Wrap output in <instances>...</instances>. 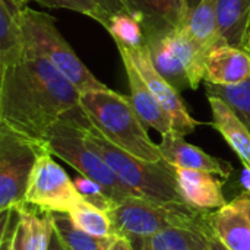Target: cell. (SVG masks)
<instances>
[{"instance_id": "cell-5", "label": "cell", "mask_w": 250, "mask_h": 250, "mask_svg": "<svg viewBox=\"0 0 250 250\" xmlns=\"http://www.w3.org/2000/svg\"><path fill=\"white\" fill-rule=\"evenodd\" d=\"M76 120H60L50 127L44 138L47 151L67 163L79 174L97 182L104 188L114 204L130 196H138L114 174L105 160L85 141V127Z\"/></svg>"}, {"instance_id": "cell-28", "label": "cell", "mask_w": 250, "mask_h": 250, "mask_svg": "<svg viewBox=\"0 0 250 250\" xmlns=\"http://www.w3.org/2000/svg\"><path fill=\"white\" fill-rule=\"evenodd\" d=\"M75 182V186L78 189V192L81 193L82 199L95 207V208H100L103 211H110L116 204L113 202V199L107 195V192L104 190V188L101 185H98L97 182L85 177V176H78L73 179Z\"/></svg>"}, {"instance_id": "cell-33", "label": "cell", "mask_w": 250, "mask_h": 250, "mask_svg": "<svg viewBox=\"0 0 250 250\" xmlns=\"http://www.w3.org/2000/svg\"><path fill=\"white\" fill-rule=\"evenodd\" d=\"M234 202H236V204H237V205H239V207H240V208L248 214V217L250 218V195L249 193H246V192H245L243 195H240L239 198H236V199H234Z\"/></svg>"}, {"instance_id": "cell-25", "label": "cell", "mask_w": 250, "mask_h": 250, "mask_svg": "<svg viewBox=\"0 0 250 250\" xmlns=\"http://www.w3.org/2000/svg\"><path fill=\"white\" fill-rule=\"evenodd\" d=\"M54 230L67 250H107L111 237L98 239L78 230L66 214H54Z\"/></svg>"}, {"instance_id": "cell-23", "label": "cell", "mask_w": 250, "mask_h": 250, "mask_svg": "<svg viewBox=\"0 0 250 250\" xmlns=\"http://www.w3.org/2000/svg\"><path fill=\"white\" fill-rule=\"evenodd\" d=\"M67 217L78 230L89 236L98 239H108L114 236V229L108 212L95 208L86 204L85 201L79 207H76L70 214H67Z\"/></svg>"}, {"instance_id": "cell-38", "label": "cell", "mask_w": 250, "mask_h": 250, "mask_svg": "<svg viewBox=\"0 0 250 250\" xmlns=\"http://www.w3.org/2000/svg\"><path fill=\"white\" fill-rule=\"evenodd\" d=\"M15 1H16V3H19L21 6L26 7V3H28V1H31V0H15Z\"/></svg>"}, {"instance_id": "cell-18", "label": "cell", "mask_w": 250, "mask_h": 250, "mask_svg": "<svg viewBox=\"0 0 250 250\" xmlns=\"http://www.w3.org/2000/svg\"><path fill=\"white\" fill-rule=\"evenodd\" d=\"M209 226L229 250H250V218L234 201L211 211Z\"/></svg>"}, {"instance_id": "cell-37", "label": "cell", "mask_w": 250, "mask_h": 250, "mask_svg": "<svg viewBox=\"0 0 250 250\" xmlns=\"http://www.w3.org/2000/svg\"><path fill=\"white\" fill-rule=\"evenodd\" d=\"M250 45V19H249V25H248V32H246V44H245V48L248 50V47Z\"/></svg>"}, {"instance_id": "cell-22", "label": "cell", "mask_w": 250, "mask_h": 250, "mask_svg": "<svg viewBox=\"0 0 250 250\" xmlns=\"http://www.w3.org/2000/svg\"><path fill=\"white\" fill-rule=\"evenodd\" d=\"M15 211L25 230V249L48 250L54 231V214L42 211L38 214L29 209L26 204L18 207Z\"/></svg>"}, {"instance_id": "cell-7", "label": "cell", "mask_w": 250, "mask_h": 250, "mask_svg": "<svg viewBox=\"0 0 250 250\" xmlns=\"http://www.w3.org/2000/svg\"><path fill=\"white\" fill-rule=\"evenodd\" d=\"M155 69L177 89H196L205 81V57L208 50L199 45L186 29L146 40Z\"/></svg>"}, {"instance_id": "cell-24", "label": "cell", "mask_w": 250, "mask_h": 250, "mask_svg": "<svg viewBox=\"0 0 250 250\" xmlns=\"http://www.w3.org/2000/svg\"><path fill=\"white\" fill-rule=\"evenodd\" d=\"M105 31L113 37L116 45H122L127 50H136L146 44L144 26L130 13L111 15Z\"/></svg>"}, {"instance_id": "cell-27", "label": "cell", "mask_w": 250, "mask_h": 250, "mask_svg": "<svg viewBox=\"0 0 250 250\" xmlns=\"http://www.w3.org/2000/svg\"><path fill=\"white\" fill-rule=\"evenodd\" d=\"M38 4L50 7V9H67L81 15H85L94 21H97L100 25H103L105 29L110 22V15L98 4L97 0H35Z\"/></svg>"}, {"instance_id": "cell-21", "label": "cell", "mask_w": 250, "mask_h": 250, "mask_svg": "<svg viewBox=\"0 0 250 250\" xmlns=\"http://www.w3.org/2000/svg\"><path fill=\"white\" fill-rule=\"evenodd\" d=\"M209 223L199 230L168 229L141 242V250H211L208 231Z\"/></svg>"}, {"instance_id": "cell-1", "label": "cell", "mask_w": 250, "mask_h": 250, "mask_svg": "<svg viewBox=\"0 0 250 250\" xmlns=\"http://www.w3.org/2000/svg\"><path fill=\"white\" fill-rule=\"evenodd\" d=\"M60 120L91 125L81 105V91L51 63L34 53L0 69V125L44 144Z\"/></svg>"}, {"instance_id": "cell-20", "label": "cell", "mask_w": 250, "mask_h": 250, "mask_svg": "<svg viewBox=\"0 0 250 250\" xmlns=\"http://www.w3.org/2000/svg\"><path fill=\"white\" fill-rule=\"evenodd\" d=\"M218 0H201L193 9L186 13L183 28L186 32L205 50L220 42L218 34Z\"/></svg>"}, {"instance_id": "cell-29", "label": "cell", "mask_w": 250, "mask_h": 250, "mask_svg": "<svg viewBox=\"0 0 250 250\" xmlns=\"http://www.w3.org/2000/svg\"><path fill=\"white\" fill-rule=\"evenodd\" d=\"M1 249L26 250L25 249V230H23V226L21 224L19 218L12 230H7L4 234H1Z\"/></svg>"}, {"instance_id": "cell-15", "label": "cell", "mask_w": 250, "mask_h": 250, "mask_svg": "<svg viewBox=\"0 0 250 250\" xmlns=\"http://www.w3.org/2000/svg\"><path fill=\"white\" fill-rule=\"evenodd\" d=\"M176 171L182 196L189 207L198 211H217L227 205L221 190L226 182L218 176L188 168H176Z\"/></svg>"}, {"instance_id": "cell-6", "label": "cell", "mask_w": 250, "mask_h": 250, "mask_svg": "<svg viewBox=\"0 0 250 250\" xmlns=\"http://www.w3.org/2000/svg\"><path fill=\"white\" fill-rule=\"evenodd\" d=\"M25 53H34L51 63L81 92L107 88L76 56L48 13L25 7L22 15Z\"/></svg>"}, {"instance_id": "cell-10", "label": "cell", "mask_w": 250, "mask_h": 250, "mask_svg": "<svg viewBox=\"0 0 250 250\" xmlns=\"http://www.w3.org/2000/svg\"><path fill=\"white\" fill-rule=\"evenodd\" d=\"M122 47V45H117ZM125 48V47H123ZM127 54L130 56L132 62L146 81L149 89L158 100L160 105L168 113L171 123H173V132H176L180 136H188L190 135L199 125L198 120H195L190 113L188 111L182 97L180 91H177L154 66L152 59H151V51L148 44L136 48V50H127Z\"/></svg>"}, {"instance_id": "cell-8", "label": "cell", "mask_w": 250, "mask_h": 250, "mask_svg": "<svg viewBox=\"0 0 250 250\" xmlns=\"http://www.w3.org/2000/svg\"><path fill=\"white\" fill-rule=\"evenodd\" d=\"M48 152L32 141L0 125V212H13L25 204V193L37 160Z\"/></svg>"}, {"instance_id": "cell-31", "label": "cell", "mask_w": 250, "mask_h": 250, "mask_svg": "<svg viewBox=\"0 0 250 250\" xmlns=\"http://www.w3.org/2000/svg\"><path fill=\"white\" fill-rule=\"evenodd\" d=\"M107 250H135V248H133V242L129 240L127 237L120 236V234H114L110 240V245H108Z\"/></svg>"}, {"instance_id": "cell-30", "label": "cell", "mask_w": 250, "mask_h": 250, "mask_svg": "<svg viewBox=\"0 0 250 250\" xmlns=\"http://www.w3.org/2000/svg\"><path fill=\"white\" fill-rule=\"evenodd\" d=\"M97 1L110 16L116 13H130L126 0H97Z\"/></svg>"}, {"instance_id": "cell-34", "label": "cell", "mask_w": 250, "mask_h": 250, "mask_svg": "<svg viewBox=\"0 0 250 250\" xmlns=\"http://www.w3.org/2000/svg\"><path fill=\"white\" fill-rule=\"evenodd\" d=\"M240 185L243 186L245 192L250 195V167L243 166L242 174H240Z\"/></svg>"}, {"instance_id": "cell-35", "label": "cell", "mask_w": 250, "mask_h": 250, "mask_svg": "<svg viewBox=\"0 0 250 250\" xmlns=\"http://www.w3.org/2000/svg\"><path fill=\"white\" fill-rule=\"evenodd\" d=\"M48 250H67L66 246L63 245V242L60 240L59 234L56 233V230L53 231V236H51V242H50V248Z\"/></svg>"}, {"instance_id": "cell-4", "label": "cell", "mask_w": 250, "mask_h": 250, "mask_svg": "<svg viewBox=\"0 0 250 250\" xmlns=\"http://www.w3.org/2000/svg\"><path fill=\"white\" fill-rule=\"evenodd\" d=\"M209 212L198 211L186 202H155L130 196L116 204L108 215L114 234L142 242L168 229H204L209 223Z\"/></svg>"}, {"instance_id": "cell-36", "label": "cell", "mask_w": 250, "mask_h": 250, "mask_svg": "<svg viewBox=\"0 0 250 250\" xmlns=\"http://www.w3.org/2000/svg\"><path fill=\"white\" fill-rule=\"evenodd\" d=\"M201 0H185V6H186V12H189L190 9H193Z\"/></svg>"}, {"instance_id": "cell-12", "label": "cell", "mask_w": 250, "mask_h": 250, "mask_svg": "<svg viewBox=\"0 0 250 250\" xmlns=\"http://www.w3.org/2000/svg\"><path fill=\"white\" fill-rule=\"evenodd\" d=\"M158 145L161 157L176 168L208 171L218 176L221 180H227L233 173V166L229 161L207 154L199 146L185 141V136H180L176 132L163 135Z\"/></svg>"}, {"instance_id": "cell-19", "label": "cell", "mask_w": 250, "mask_h": 250, "mask_svg": "<svg viewBox=\"0 0 250 250\" xmlns=\"http://www.w3.org/2000/svg\"><path fill=\"white\" fill-rule=\"evenodd\" d=\"M218 34L220 40L245 48L250 19V0H218Z\"/></svg>"}, {"instance_id": "cell-39", "label": "cell", "mask_w": 250, "mask_h": 250, "mask_svg": "<svg viewBox=\"0 0 250 250\" xmlns=\"http://www.w3.org/2000/svg\"><path fill=\"white\" fill-rule=\"evenodd\" d=\"M248 50H249V51H250V45H249V47H248Z\"/></svg>"}, {"instance_id": "cell-17", "label": "cell", "mask_w": 250, "mask_h": 250, "mask_svg": "<svg viewBox=\"0 0 250 250\" xmlns=\"http://www.w3.org/2000/svg\"><path fill=\"white\" fill-rule=\"evenodd\" d=\"M23 10L25 7L15 0H0V69L25 57Z\"/></svg>"}, {"instance_id": "cell-32", "label": "cell", "mask_w": 250, "mask_h": 250, "mask_svg": "<svg viewBox=\"0 0 250 250\" xmlns=\"http://www.w3.org/2000/svg\"><path fill=\"white\" fill-rule=\"evenodd\" d=\"M207 234H208V240H209V249L211 250H229L218 239H217V236L212 233V229H211V226H209V229H208V231H207Z\"/></svg>"}, {"instance_id": "cell-26", "label": "cell", "mask_w": 250, "mask_h": 250, "mask_svg": "<svg viewBox=\"0 0 250 250\" xmlns=\"http://www.w3.org/2000/svg\"><path fill=\"white\" fill-rule=\"evenodd\" d=\"M205 86L208 95H217L229 103V105L237 113L250 132V79L243 83L230 86H220L212 83H205Z\"/></svg>"}, {"instance_id": "cell-2", "label": "cell", "mask_w": 250, "mask_h": 250, "mask_svg": "<svg viewBox=\"0 0 250 250\" xmlns=\"http://www.w3.org/2000/svg\"><path fill=\"white\" fill-rule=\"evenodd\" d=\"M81 105L92 126L120 149L146 161L163 160L129 97L110 88L92 89L81 92Z\"/></svg>"}, {"instance_id": "cell-11", "label": "cell", "mask_w": 250, "mask_h": 250, "mask_svg": "<svg viewBox=\"0 0 250 250\" xmlns=\"http://www.w3.org/2000/svg\"><path fill=\"white\" fill-rule=\"evenodd\" d=\"M117 50L120 53L126 78L129 82L130 103L135 111L138 113L139 119L142 120V123L146 127L157 130L161 136L168 132H173V123H171L168 113L160 105L158 100L149 89L146 81L144 79V76L141 75V72L132 62L127 51L123 47H117Z\"/></svg>"}, {"instance_id": "cell-3", "label": "cell", "mask_w": 250, "mask_h": 250, "mask_svg": "<svg viewBox=\"0 0 250 250\" xmlns=\"http://www.w3.org/2000/svg\"><path fill=\"white\" fill-rule=\"evenodd\" d=\"M85 141L110 166L114 174L138 196L155 202H185L176 167L164 158L146 161L111 144L92 123L85 127Z\"/></svg>"}, {"instance_id": "cell-14", "label": "cell", "mask_w": 250, "mask_h": 250, "mask_svg": "<svg viewBox=\"0 0 250 250\" xmlns=\"http://www.w3.org/2000/svg\"><path fill=\"white\" fill-rule=\"evenodd\" d=\"M130 15L144 26L146 40L182 28L186 19L185 0H126Z\"/></svg>"}, {"instance_id": "cell-9", "label": "cell", "mask_w": 250, "mask_h": 250, "mask_svg": "<svg viewBox=\"0 0 250 250\" xmlns=\"http://www.w3.org/2000/svg\"><path fill=\"white\" fill-rule=\"evenodd\" d=\"M82 202L75 182L53 160V155L50 152L40 155L29 177L25 204L42 212L67 215Z\"/></svg>"}, {"instance_id": "cell-16", "label": "cell", "mask_w": 250, "mask_h": 250, "mask_svg": "<svg viewBox=\"0 0 250 250\" xmlns=\"http://www.w3.org/2000/svg\"><path fill=\"white\" fill-rule=\"evenodd\" d=\"M212 111V126L236 152L243 166L250 167V132L237 113L217 95H208Z\"/></svg>"}, {"instance_id": "cell-13", "label": "cell", "mask_w": 250, "mask_h": 250, "mask_svg": "<svg viewBox=\"0 0 250 250\" xmlns=\"http://www.w3.org/2000/svg\"><path fill=\"white\" fill-rule=\"evenodd\" d=\"M250 79V51L224 41L212 45L205 57V83L230 86Z\"/></svg>"}]
</instances>
